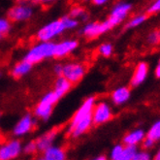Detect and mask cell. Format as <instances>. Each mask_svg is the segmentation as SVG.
<instances>
[{
    "instance_id": "f1b7e54d",
    "label": "cell",
    "mask_w": 160,
    "mask_h": 160,
    "mask_svg": "<svg viewBox=\"0 0 160 160\" xmlns=\"http://www.w3.org/2000/svg\"><path fill=\"white\" fill-rule=\"evenodd\" d=\"M37 145H36V142L35 141H32V142H28L23 148H22V152L24 154H34L36 152H37Z\"/></svg>"
},
{
    "instance_id": "b9f144b4",
    "label": "cell",
    "mask_w": 160,
    "mask_h": 160,
    "mask_svg": "<svg viewBox=\"0 0 160 160\" xmlns=\"http://www.w3.org/2000/svg\"><path fill=\"white\" fill-rule=\"evenodd\" d=\"M82 1H83V2H88V1H91V0H82Z\"/></svg>"
},
{
    "instance_id": "4316f807",
    "label": "cell",
    "mask_w": 160,
    "mask_h": 160,
    "mask_svg": "<svg viewBox=\"0 0 160 160\" xmlns=\"http://www.w3.org/2000/svg\"><path fill=\"white\" fill-rule=\"evenodd\" d=\"M112 51H114V49H112V46L110 43L102 44L98 48V52L102 56H104V58H109V56H111L112 53Z\"/></svg>"
},
{
    "instance_id": "5b68a950",
    "label": "cell",
    "mask_w": 160,
    "mask_h": 160,
    "mask_svg": "<svg viewBox=\"0 0 160 160\" xmlns=\"http://www.w3.org/2000/svg\"><path fill=\"white\" fill-rule=\"evenodd\" d=\"M32 15V6L18 3L8 11V20L10 22H23L30 18Z\"/></svg>"
},
{
    "instance_id": "1f68e13d",
    "label": "cell",
    "mask_w": 160,
    "mask_h": 160,
    "mask_svg": "<svg viewBox=\"0 0 160 160\" xmlns=\"http://www.w3.org/2000/svg\"><path fill=\"white\" fill-rule=\"evenodd\" d=\"M159 12H160V0H155V1L150 5L147 10L148 15H154Z\"/></svg>"
},
{
    "instance_id": "f35d334b",
    "label": "cell",
    "mask_w": 160,
    "mask_h": 160,
    "mask_svg": "<svg viewBox=\"0 0 160 160\" xmlns=\"http://www.w3.org/2000/svg\"><path fill=\"white\" fill-rule=\"evenodd\" d=\"M56 0H39V3L43 4V5H50L53 2H55Z\"/></svg>"
},
{
    "instance_id": "9c48e42d",
    "label": "cell",
    "mask_w": 160,
    "mask_h": 160,
    "mask_svg": "<svg viewBox=\"0 0 160 160\" xmlns=\"http://www.w3.org/2000/svg\"><path fill=\"white\" fill-rule=\"evenodd\" d=\"M112 29L107 21L103 22H89L84 25L82 28V34L84 37H87L88 39H94L97 38L100 35L106 33Z\"/></svg>"
},
{
    "instance_id": "74e56055",
    "label": "cell",
    "mask_w": 160,
    "mask_h": 160,
    "mask_svg": "<svg viewBox=\"0 0 160 160\" xmlns=\"http://www.w3.org/2000/svg\"><path fill=\"white\" fill-rule=\"evenodd\" d=\"M155 76H156V78L157 79H160V59H159V61H158V64H157V66H156V68H155Z\"/></svg>"
},
{
    "instance_id": "30bf717a",
    "label": "cell",
    "mask_w": 160,
    "mask_h": 160,
    "mask_svg": "<svg viewBox=\"0 0 160 160\" xmlns=\"http://www.w3.org/2000/svg\"><path fill=\"white\" fill-rule=\"evenodd\" d=\"M35 125V120L30 114L24 115L18 122L16 124L13 133L17 137H22L27 133H29Z\"/></svg>"
},
{
    "instance_id": "ac0fdd59",
    "label": "cell",
    "mask_w": 160,
    "mask_h": 160,
    "mask_svg": "<svg viewBox=\"0 0 160 160\" xmlns=\"http://www.w3.org/2000/svg\"><path fill=\"white\" fill-rule=\"evenodd\" d=\"M52 107L50 104H47L42 101L37 105L34 109V115L37 118L42 119V120H48L50 117L52 116Z\"/></svg>"
},
{
    "instance_id": "484cf974",
    "label": "cell",
    "mask_w": 160,
    "mask_h": 160,
    "mask_svg": "<svg viewBox=\"0 0 160 160\" xmlns=\"http://www.w3.org/2000/svg\"><path fill=\"white\" fill-rule=\"evenodd\" d=\"M61 21L65 26V29H74L79 24V22L77 18H74L70 16H65L61 18Z\"/></svg>"
},
{
    "instance_id": "603a6c76",
    "label": "cell",
    "mask_w": 160,
    "mask_h": 160,
    "mask_svg": "<svg viewBox=\"0 0 160 160\" xmlns=\"http://www.w3.org/2000/svg\"><path fill=\"white\" fill-rule=\"evenodd\" d=\"M148 18V14H143V15H138L132 18L131 20L127 22L125 25V28H135L142 23H144Z\"/></svg>"
},
{
    "instance_id": "e0dca14e",
    "label": "cell",
    "mask_w": 160,
    "mask_h": 160,
    "mask_svg": "<svg viewBox=\"0 0 160 160\" xmlns=\"http://www.w3.org/2000/svg\"><path fill=\"white\" fill-rule=\"evenodd\" d=\"M32 63H30L29 61H27L25 59H23L22 61L17 63L15 66L13 67L12 71H11V74L12 76L15 78V79H20L23 76H25L26 74H28L31 69H32Z\"/></svg>"
},
{
    "instance_id": "ba28073f",
    "label": "cell",
    "mask_w": 160,
    "mask_h": 160,
    "mask_svg": "<svg viewBox=\"0 0 160 160\" xmlns=\"http://www.w3.org/2000/svg\"><path fill=\"white\" fill-rule=\"evenodd\" d=\"M94 106H95V98L94 97H89L82 103V104L81 105V107L78 109V111L75 112V115L73 116V118L70 121V124L68 126L67 133L70 132V131L73 129V127L77 124V122L79 120H81L84 117L92 114Z\"/></svg>"
},
{
    "instance_id": "5bb4252c",
    "label": "cell",
    "mask_w": 160,
    "mask_h": 160,
    "mask_svg": "<svg viewBox=\"0 0 160 160\" xmlns=\"http://www.w3.org/2000/svg\"><path fill=\"white\" fill-rule=\"evenodd\" d=\"M58 130L52 129L51 131H48L47 133L43 134L42 136H40L35 141L37 145V149H38L39 152H43L44 150H46L48 148L52 146L54 140L56 139V136H58Z\"/></svg>"
},
{
    "instance_id": "8fae6325",
    "label": "cell",
    "mask_w": 160,
    "mask_h": 160,
    "mask_svg": "<svg viewBox=\"0 0 160 160\" xmlns=\"http://www.w3.org/2000/svg\"><path fill=\"white\" fill-rule=\"evenodd\" d=\"M78 41L76 40H65L55 44L54 46V58H62L67 56L78 48Z\"/></svg>"
},
{
    "instance_id": "8d00e7d4",
    "label": "cell",
    "mask_w": 160,
    "mask_h": 160,
    "mask_svg": "<svg viewBox=\"0 0 160 160\" xmlns=\"http://www.w3.org/2000/svg\"><path fill=\"white\" fill-rule=\"evenodd\" d=\"M91 1H92V3L94 5H96V6H102V5L106 4L109 1V0H91Z\"/></svg>"
},
{
    "instance_id": "4fadbf2b",
    "label": "cell",
    "mask_w": 160,
    "mask_h": 160,
    "mask_svg": "<svg viewBox=\"0 0 160 160\" xmlns=\"http://www.w3.org/2000/svg\"><path fill=\"white\" fill-rule=\"evenodd\" d=\"M93 123L92 121V114L88 115L87 117L82 118L81 120H79L77 122V124L73 127V129L68 133V135H70L73 138H78L80 136H82V134L87 133L88 129L91 127Z\"/></svg>"
},
{
    "instance_id": "7402d4cb",
    "label": "cell",
    "mask_w": 160,
    "mask_h": 160,
    "mask_svg": "<svg viewBox=\"0 0 160 160\" xmlns=\"http://www.w3.org/2000/svg\"><path fill=\"white\" fill-rule=\"evenodd\" d=\"M69 16L74 18H80V20H82V22L87 21L88 18V15L86 12V10L80 6H76V7L72 8L69 12Z\"/></svg>"
},
{
    "instance_id": "4dcf8cb0",
    "label": "cell",
    "mask_w": 160,
    "mask_h": 160,
    "mask_svg": "<svg viewBox=\"0 0 160 160\" xmlns=\"http://www.w3.org/2000/svg\"><path fill=\"white\" fill-rule=\"evenodd\" d=\"M11 28V23L9 20L6 18H0V35H5L9 31H10Z\"/></svg>"
},
{
    "instance_id": "f546056e",
    "label": "cell",
    "mask_w": 160,
    "mask_h": 160,
    "mask_svg": "<svg viewBox=\"0 0 160 160\" xmlns=\"http://www.w3.org/2000/svg\"><path fill=\"white\" fill-rule=\"evenodd\" d=\"M123 147L122 145H116L112 148V152H111V159L112 160H120L122 150H123Z\"/></svg>"
},
{
    "instance_id": "8992f818",
    "label": "cell",
    "mask_w": 160,
    "mask_h": 160,
    "mask_svg": "<svg viewBox=\"0 0 160 160\" xmlns=\"http://www.w3.org/2000/svg\"><path fill=\"white\" fill-rule=\"evenodd\" d=\"M112 118V112L110 106L105 102H101L95 105L92 111V121L93 124L101 125L104 124Z\"/></svg>"
},
{
    "instance_id": "52a82bcc",
    "label": "cell",
    "mask_w": 160,
    "mask_h": 160,
    "mask_svg": "<svg viewBox=\"0 0 160 160\" xmlns=\"http://www.w3.org/2000/svg\"><path fill=\"white\" fill-rule=\"evenodd\" d=\"M22 152L20 141L11 140L0 146V160H10L17 158Z\"/></svg>"
},
{
    "instance_id": "60d3db41",
    "label": "cell",
    "mask_w": 160,
    "mask_h": 160,
    "mask_svg": "<svg viewBox=\"0 0 160 160\" xmlns=\"http://www.w3.org/2000/svg\"><path fill=\"white\" fill-rule=\"evenodd\" d=\"M96 159H97V160H104V159H106V156H99V157H97Z\"/></svg>"
},
{
    "instance_id": "7bdbcfd3",
    "label": "cell",
    "mask_w": 160,
    "mask_h": 160,
    "mask_svg": "<svg viewBox=\"0 0 160 160\" xmlns=\"http://www.w3.org/2000/svg\"><path fill=\"white\" fill-rule=\"evenodd\" d=\"M3 38V35H0V40H1Z\"/></svg>"
},
{
    "instance_id": "6da1fadb",
    "label": "cell",
    "mask_w": 160,
    "mask_h": 160,
    "mask_svg": "<svg viewBox=\"0 0 160 160\" xmlns=\"http://www.w3.org/2000/svg\"><path fill=\"white\" fill-rule=\"evenodd\" d=\"M54 46L55 43L52 41H40L27 52L23 59L36 64L45 59L54 58Z\"/></svg>"
},
{
    "instance_id": "83f0119b",
    "label": "cell",
    "mask_w": 160,
    "mask_h": 160,
    "mask_svg": "<svg viewBox=\"0 0 160 160\" xmlns=\"http://www.w3.org/2000/svg\"><path fill=\"white\" fill-rule=\"evenodd\" d=\"M148 43L156 46L160 44V30H153L152 32H150L148 36Z\"/></svg>"
},
{
    "instance_id": "3957f363",
    "label": "cell",
    "mask_w": 160,
    "mask_h": 160,
    "mask_svg": "<svg viewBox=\"0 0 160 160\" xmlns=\"http://www.w3.org/2000/svg\"><path fill=\"white\" fill-rule=\"evenodd\" d=\"M87 73L86 65L80 62H71L63 65L62 76L66 78L70 82H79Z\"/></svg>"
},
{
    "instance_id": "44dd1931",
    "label": "cell",
    "mask_w": 160,
    "mask_h": 160,
    "mask_svg": "<svg viewBox=\"0 0 160 160\" xmlns=\"http://www.w3.org/2000/svg\"><path fill=\"white\" fill-rule=\"evenodd\" d=\"M138 152V148L135 145H125L122 150L120 160H134L136 153Z\"/></svg>"
},
{
    "instance_id": "2e32d148",
    "label": "cell",
    "mask_w": 160,
    "mask_h": 160,
    "mask_svg": "<svg viewBox=\"0 0 160 160\" xmlns=\"http://www.w3.org/2000/svg\"><path fill=\"white\" fill-rule=\"evenodd\" d=\"M66 158L65 150L61 148L51 146L43 152L42 159L44 160H64Z\"/></svg>"
},
{
    "instance_id": "d4e9b609",
    "label": "cell",
    "mask_w": 160,
    "mask_h": 160,
    "mask_svg": "<svg viewBox=\"0 0 160 160\" xmlns=\"http://www.w3.org/2000/svg\"><path fill=\"white\" fill-rule=\"evenodd\" d=\"M59 99H60V97L58 95V94H56L53 90H51L48 93L45 94V95L43 96V98L41 99V101L44 103H47V104H50V105L53 106L54 104L58 103V101Z\"/></svg>"
},
{
    "instance_id": "e575fe53",
    "label": "cell",
    "mask_w": 160,
    "mask_h": 160,
    "mask_svg": "<svg viewBox=\"0 0 160 160\" xmlns=\"http://www.w3.org/2000/svg\"><path fill=\"white\" fill-rule=\"evenodd\" d=\"M62 71H63V65L61 64H55L53 66V72L58 77L62 76Z\"/></svg>"
},
{
    "instance_id": "277c9868",
    "label": "cell",
    "mask_w": 160,
    "mask_h": 160,
    "mask_svg": "<svg viewBox=\"0 0 160 160\" xmlns=\"http://www.w3.org/2000/svg\"><path fill=\"white\" fill-rule=\"evenodd\" d=\"M131 4L129 3H124V2H120L118 4H117L110 14V17L107 18V22L109 23V25L111 26V28L115 27L117 25H118L124 18L127 17V15L129 14L130 10H131Z\"/></svg>"
},
{
    "instance_id": "9a60e30c",
    "label": "cell",
    "mask_w": 160,
    "mask_h": 160,
    "mask_svg": "<svg viewBox=\"0 0 160 160\" xmlns=\"http://www.w3.org/2000/svg\"><path fill=\"white\" fill-rule=\"evenodd\" d=\"M131 96L130 88L126 87H121L117 89H115L112 93V101L114 102L115 105H122L126 103Z\"/></svg>"
},
{
    "instance_id": "d6986e66",
    "label": "cell",
    "mask_w": 160,
    "mask_h": 160,
    "mask_svg": "<svg viewBox=\"0 0 160 160\" xmlns=\"http://www.w3.org/2000/svg\"><path fill=\"white\" fill-rule=\"evenodd\" d=\"M72 84L73 83L70 82L66 78H64L63 76H59L54 82L53 91L61 98L71 89Z\"/></svg>"
},
{
    "instance_id": "7a4b0ae2",
    "label": "cell",
    "mask_w": 160,
    "mask_h": 160,
    "mask_svg": "<svg viewBox=\"0 0 160 160\" xmlns=\"http://www.w3.org/2000/svg\"><path fill=\"white\" fill-rule=\"evenodd\" d=\"M65 30V26L60 20H55L44 25L37 32V39L39 41H52L58 36L61 35Z\"/></svg>"
},
{
    "instance_id": "cb8c5ba5",
    "label": "cell",
    "mask_w": 160,
    "mask_h": 160,
    "mask_svg": "<svg viewBox=\"0 0 160 160\" xmlns=\"http://www.w3.org/2000/svg\"><path fill=\"white\" fill-rule=\"evenodd\" d=\"M146 136L152 139L154 142H157V141L160 140V120L156 121L154 124H152V126L149 128Z\"/></svg>"
},
{
    "instance_id": "d6a6232c",
    "label": "cell",
    "mask_w": 160,
    "mask_h": 160,
    "mask_svg": "<svg viewBox=\"0 0 160 160\" xmlns=\"http://www.w3.org/2000/svg\"><path fill=\"white\" fill-rule=\"evenodd\" d=\"M152 158L148 152H138L134 157V160H149Z\"/></svg>"
},
{
    "instance_id": "ffe728a7",
    "label": "cell",
    "mask_w": 160,
    "mask_h": 160,
    "mask_svg": "<svg viewBox=\"0 0 160 160\" xmlns=\"http://www.w3.org/2000/svg\"><path fill=\"white\" fill-rule=\"evenodd\" d=\"M145 137H146L145 131L142 129H137V130H134V131H132V132H130L124 136L123 144L124 145H135V146H137L138 144H140L145 139Z\"/></svg>"
},
{
    "instance_id": "ab89813d",
    "label": "cell",
    "mask_w": 160,
    "mask_h": 160,
    "mask_svg": "<svg viewBox=\"0 0 160 160\" xmlns=\"http://www.w3.org/2000/svg\"><path fill=\"white\" fill-rule=\"evenodd\" d=\"M154 159H155V160H160V150H159V152L155 154Z\"/></svg>"
},
{
    "instance_id": "d590c367",
    "label": "cell",
    "mask_w": 160,
    "mask_h": 160,
    "mask_svg": "<svg viewBox=\"0 0 160 160\" xmlns=\"http://www.w3.org/2000/svg\"><path fill=\"white\" fill-rule=\"evenodd\" d=\"M18 3L20 4H25V5H29V6H33L39 3V0H17Z\"/></svg>"
},
{
    "instance_id": "836d02e7",
    "label": "cell",
    "mask_w": 160,
    "mask_h": 160,
    "mask_svg": "<svg viewBox=\"0 0 160 160\" xmlns=\"http://www.w3.org/2000/svg\"><path fill=\"white\" fill-rule=\"evenodd\" d=\"M142 142H143V148L145 149H148L150 148H152L154 146V143H155L152 139H150V138H148L147 136L145 137V139L142 141Z\"/></svg>"
},
{
    "instance_id": "7c38bea8",
    "label": "cell",
    "mask_w": 160,
    "mask_h": 160,
    "mask_svg": "<svg viewBox=\"0 0 160 160\" xmlns=\"http://www.w3.org/2000/svg\"><path fill=\"white\" fill-rule=\"evenodd\" d=\"M148 65L147 62H140L135 68L134 74L130 80V86L132 88H137L142 84L148 77Z\"/></svg>"
}]
</instances>
